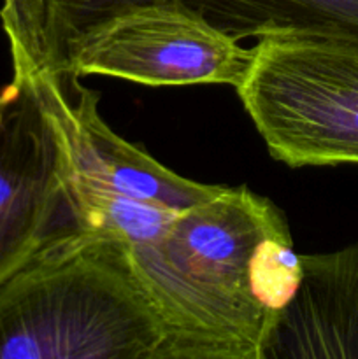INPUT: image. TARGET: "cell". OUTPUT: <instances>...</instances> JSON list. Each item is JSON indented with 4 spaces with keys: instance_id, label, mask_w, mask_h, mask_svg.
I'll return each mask as SVG.
<instances>
[{
    "instance_id": "cell-4",
    "label": "cell",
    "mask_w": 358,
    "mask_h": 359,
    "mask_svg": "<svg viewBox=\"0 0 358 359\" xmlns=\"http://www.w3.org/2000/svg\"><path fill=\"white\" fill-rule=\"evenodd\" d=\"M237 88L274 160L358 165V42L283 35L256 42Z\"/></svg>"
},
{
    "instance_id": "cell-8",
    "label": "cell",
    "mask_w": 358,
    "mask_h": 359,
    "mask_svg": "<svg viewBox=\"0 0 358 359\" xmlns=\"http://www.w3.org/2000/svg\"><path fill=\"white\" fill-rule=\"evenodd\" d=\"M260 359H358V244L300 255V280Z\"/></svg>"
},
{
    "instance_id": "cell-6",
    "label": "cell",
    "mask_w": 358,
    "mask_h": 359,
    "mask_svg": "<svg viewBox=\"0 0 358 359\" xmlns=\"http://www.w3.org/2000/svg\"><path fill=\"white\" fill-rule=\"evenodd\" d=\"M11 58L13 69L28 74L42 105L62 132L72 167L70 193H114L154 205L186 209L214 198L225 188L181 177L116 135L98 114L100 93L83 86L79 76L35 63L20 53H11Z\"/></svg>"
},
{
    "instance_id": "cell-7",
    "label": "cell",
    "mask_w": 358,
    "mask_h": 359,
    "mask_svg": "<svg viewBox=\"0 0 358 359\" xmlns=\"http://www.w3.org/2000/svg\"><path fill=\"white\" fill-rule=\"evenodd\" d=\"M28 30L56 35L126 7L168 0H9ZM235 41L283 35L358 42V0H174Z\"/></svg>"
},
{
    "instance_id": "cell-5",
    "label": "cell",
    "mask_w": 358,
    "mask_h": 359,
    "mask_svg": "<svg viewBox=\"0 0 358 359\" xmlns=\"http://www.w3.org/2000/svg\"><path fill=\"white\" fill-rule=\"evenodd\" d=\"M0 91V286L53 238L77 230L69 151L27 72Z\"/></svg>"
},
{
    "instance_id": "cell-2",
    "label": "cell",
    "mask_w": 358,
    "mask_h": 359,
    "mask_svg": "<svg viewBox=\"0 0 358 359\" xmlns=\"http://www.w3.org/2000/svg\"><path fill=\"white\" fill-rule=\"evenodd\" d=\"M0 359H174L126 238L77 228L13 273L0 286Z\"/></svg>"
},
{
    "instance_id": "cell-3",
    "label": "cell",
    "mask_w": 358,
    "mask_h": 359,
    "mask_svg": "<svg viewBox=\"0 0 358 359\" xmlns=\"http://www.w3.org/2000/svg\"><path fill=\"white\" fill-rule=\"evenodd\" d=\"M13 53L76 76H111L147 86L228 84L237 90L255 60L244 48L179 2L142 4L44 35L2 23Z\"/></svg>"
},
{
    "instance_id": "cell-1",
    "label": "cell",
    "mask_w": 358,
    "mask_h": 359,
    "mask_svg": "<svg viewBox=\"0 0 358 359\" xmlns=\"http://www.w3.org/2000/svg\"><path fill=\"white\" fill-rule=\"evenodd\" d=\"M126 242L174 359H260L300 280L286 217L246 186L160 207Z\"/></svg>"
}]
</instances>
